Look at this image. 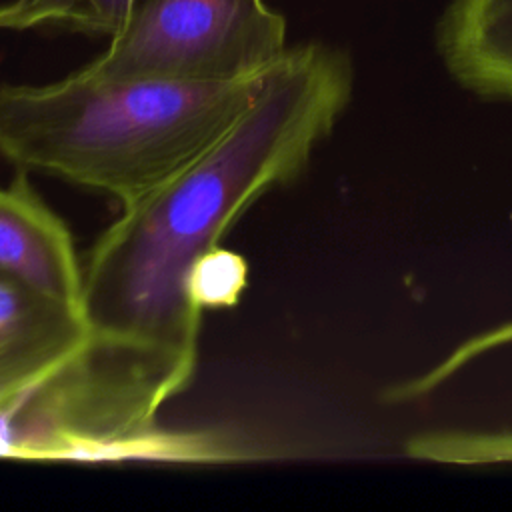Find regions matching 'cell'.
Returning a JSON list of instances; mask_svg holds the SVG:
<instances>
[{
  "label": "cell",
  "instance_id": "obj_6",
  "mask_svg": "<svg viewBox=\"0 0 512 512\" xmlns=\"http://www.w3.org/2000/svg\"><path fill=\"white\" fill-rule=\"evenodd\" d=\"M438 50L464 88L512 98V0H452L438 24Z\"/></svg>",
  "mask_w": 512,
  "mask_h": 512
},
{
  "label": "cell",
  "instance_id": "obj_7",
  "mask_svg": "<svg viewBox=\"0 0 512 512\" xmlns=\"http://www.w3.org/2000/svg\"><path fill=\"white\" fill-rule=\"evenodd\" d=\"M132 0H0V30H26L48 22L80 32L116 34Z\"/></svg>",
  "mask_w": 512,
  "mask_h": 512
},
{
  "label": "cell",
  "instance_id": "obj_1",
  "mask_svg": "<svg viewBox=\"0 0 512 512\" xmlns=\"http://www.w3.org/2000/svg\"><path fill=\"white\" fill-rule=\"evenodd\" d=\"M352 94L344 52L320 42L286 48L230 128L122 214L94 244L82 312L90 338L132 354L182 392L198 360V264L236 218L294 180Z\"/></svg>",
  "mask_w": 512,
  "mask_h": 512
},
{
  "label": "cell",
  "instance_id": "obj_3",
  "mask_svg": "<svg viewBox=\"0 0 512 512\" xmlns=\"http://www.w3.org/2000/svg\"><path fill=\"white\" fill-rule=\"evenodd\" d=\"M286 20L262 0H132L110 46L86 72L114 80L234 82L284 50Z\"/></svg>",
  "mask_w": 512,
  "mask_h": 512
},
{
  "label": "cell",
  "instance_id": "obj_8",
  "mask_svg": "<svg viewBox=\"0 0 512 512\" xmlns=\"http://www.w3.org/2000/svg\"><path fill=\"white\" fill-rule=\"evenodd\" d=\"M246 284V264L240 256L218 248L208 254L192 276V296L204 308L232 306Z\"/></svg>",
  "mask_w": 512,
  "mask_h": 512
},
{
  "label": "cell",
  "instance_id": "obj_5",
  "mask_svg": "<svg viewBox=\"0 0 512 512\" xmlns=\"http://www.w3.org/2000/svg\"><path fill=\"white\" fill-rule=\"evenodd\" d=\"M0 274L60 300L82 302L84 270L72 234L26 178L0 186Z\"/></svg>",
  "mask_w": 512,
  "mask_h": 512
},
{
  "label": "cell",
  "instance_id": "obj_2",
  "mask_svg": "<svg viewBox=\"0 0 512 512\" xmlns=\"http://www.w3.org/2000/svg\"><path fill=\"white\" fill-rule=\"evenodd\" d=\"M260 78L114 80L82 68L50 84H0V154L126 206L214 144Z\"/></svg>",
  "mask_w": 512,
  "mask_h": 512
},
{
  "label": "cell",
  "instance_id": "obj_4",
  "mask_svg": "<svg viewBox=\"0 0 512 512\" xmlns=\"http://www.w3.org/2000/svg\"><path fill=\"white\" fill-rule=\"evenodd\" d=\"M88 340L82 306L0 274V412L60 370Z\"/></svg>",
  "mask_w": 512,
  "mask_h": 512
}]
</instances>
